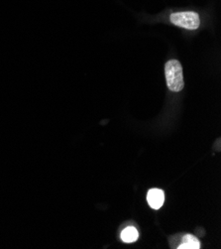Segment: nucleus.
I'll return each mask as SVG.
<instances>
[{
    "instance_id": "f257e3e1",
    "label": "nucleus",
    "mask_w": 221,
    "mask_h": 249,
    "mask_svg": "<svg viewBox=\"0 0 221 249\" xmlns=\"http://www.w3.org/2000/svg\"><path fill=\"white\" fill-rule=\"evenodd\" d=\"M165 74L168 89L171 91H181L185 87L183 68L179 61L170 60L165 65Z\"/></svg>"
},
{
    "instance_id": "f03ea898",
    "label": "nucleus",
    "mask_w": 221,
    "mask_h": 249,
    "mask_svg": "<svg viewBox=\"0 0 221 249\" xmlns=\"http://www.w3.org/2000/svg\"><path fill=\"white\" fill-rule=\"evenodd\" d=\"M170 22L176 25V26L183 27L188 30L198 29L201 25L200 15L193 11L173 13L170 15Z\"/></svg>"
},
{
    "instance_id": "7ed1b4c3",
    "label": "nucleus",
    "mask_w": 221,
    "mask_h": 249,
    "mask_svg": "<svg viewBox=\"0 0 221 249\" xmlns=\"http://www.w3.org/2000/svg\"><path fill=\"white\" fill-rule=\"evenodd\" d=\"M147 201H148V204L152 209L159 210L164 205L165 194L162 190L152 189L147 195Z\"/></svg>"
},
{
    "instance_id": "20e7f679",
    "label": "nucleus",
    "mask_w": 221,
    "mask_h": 249,
    "mask_svg": "<svg viewBox=\"0 0 221 249\" xmlns=\"http://www.w3.org/2000/svg\"><path fill=\"white\" fill-rule=\"evenodd\" d=\"M179 249H200L201 242L195 236L191 234H186L182 238V243L177 247Z\"/></svg>"
},
{
    "instance_id": "39448f33",
    "label": "nucleus",
    "mask_w": 221,
    "mask_h": 249,
    "mask_svg": "<svg viewBox=\"0 0 221 249\" xmlns=\"http://www.w3.org/2000/svg\"><path fill=\"white\" fill-rule=\"evenodd\" d=\"M138 231L135 228L129 227L125 229L123 231L121 232V239L122 241H124L126 243H132L135 242L138 239Z\"/></svg>"
}]
</instances>
